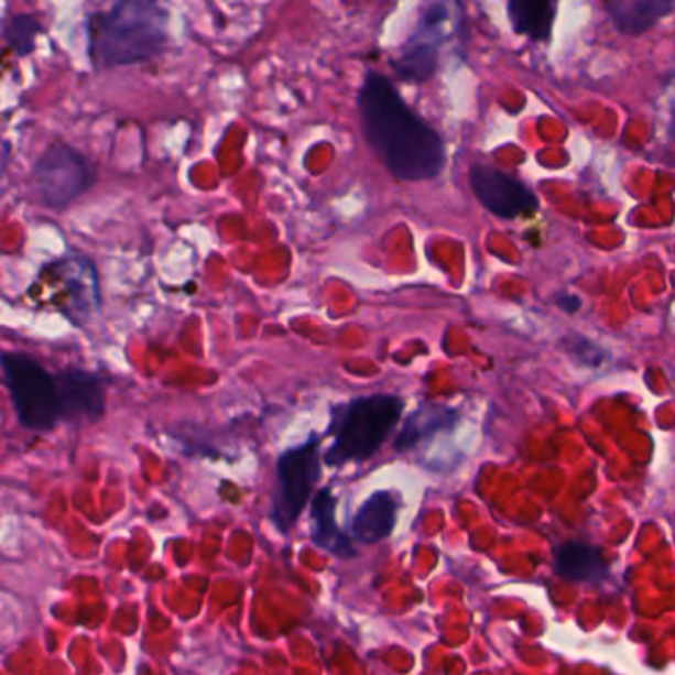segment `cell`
Segmentation results:
<instances>
[{"instance_id": "cell-10", "label": "cell", "mask_w": 675, "mask_h": 675, "mask_svg": "<svg viewBox=\"0 0 675 675\" xmlns=\"http://www.w3.org/2000/svg\"><path fill=\"white\" fill-rule=\"evenodd\" d=\"M62 421L69 424L98 422L106 412L108 384L98 372L64 369L56 372Z\"/></svg>"}, {"instance_id": "cell-11", "label": "cell", "mask_w": 675, "mask_h": 675, "mask_svg": "<svg viewBox=\"0 0 675 675\" xmlns=\"http://www.w3.org/2000/svg\"><path fill=\"white\" fill-rule=\"evenodd\" d=\"M399 500L391 491H377L362 503L352 519V535L364 545L381 543L396 525Z\"/></svg>"}, {"instance_id": "cell-5", "label": "cell", "mask_w": 675, "mask_h": 675, "mask_svg": "<svg viewBox=\"0 0 675 675\" xmlns=\"http://www.w3.org/2000/svg\"><path fill=\"white\" fill-rule=\"evenodd\" d=\"M96 167L81 151L56 141L36 159L32 186L40 203L50 210H66L96 183Z\"/></svg>"}, {"instance_id": "cell-15", "label": "cell", "mask_w": 675, "mask_h": 675, "mask_svg": "<svg viewBox=\"0 0 675 675\" xmlns=\"http://www.w3.org/2000/svg\"><path fill=\"white\" fill-rule=\"evenodd\" d=\"M557 4L548 0H515L509 4V19L518 34L547 40L555 22Z\"/></svg>"}, {"instance_id": "cell-14", "label": "cell", "mask_w": 675, "mask_h": 675, "mask_svg": "<svg viewBox=\"0 0 675 675\" xmlns=\"http://www.w3.org/2000/svg\"><path fill=\"white\" fill-rule=\"evenodd\" d=\"M555 563L558 575L570 580H598L607 575V565L598 548L580 541H567L560 545Z\"/></svg>"}, {"instance_id": "cell-8", "label": "cell", "mask_w": 675, "mask_h": 675, "mask_svg": "<svg viewBox=\"0 0 675 675\" xmlns=\"http://www.w3.org/2000/svg\"><path fill=\"white\" fill-rule=\"evenodd\" d=\"M448 19L446 7L432 4L401 54L392 59V69L404 81H426L438 68V40L442 24Z\"/></svg>"}, {"instance_id": "cell-3", "label": "cell", "mask_w": 675, "mask_h": 675, "mask_svg": "<svg viewBox=\"0 0 675 675\" xmlns=\"http://www.w3.org/2000/svg\"><path fill=\"white\" fill-rule=\"evenodd\" d=\"M402 411L404 402L394 394L359 396L335 406L329 424L334 444L325 451V464L369 460L396 428Z\"/></svg>"}, {"instance_id": "cell-2", "label": "cell", "mask_w": 675, "mask_h": 675, "mask_svg": "<svg viewBox=\"0 0 675 675\" xmlns=\"http://www.w3.org/2000/svg\"><path fill=\"white\" fill-rule=\"evenodd\" d=\"M168 44V12L151 0H121L88 20L94 69L121 68L157 58Z\"/></svg>"}, {"instance_id": "cell-1", "label": "cell", "mask_w": 675, "mask_h": 675, "mask_svg": "<svg viewBox=\"0 0 675 675\" xmlns=\"http://www.w3.org/2000/svg\"><path fill=\"white\" fill-rule=\"evenodd\" d=\"M362 135L392 175L401 181H431L446 163L444 141L414 113L391 79L367 72L359 89Z\"/></svg>"}, {"instance_id": "cell-4", "label": "cell", "mask_w": 675, "mask_h": 675, "mask_svg": "<svg viewBox=\"0 0 675 675\" xmlns=\"http://www.w3.org/2000/svg\"><path fill=\"white\" fill-rule=\"evenodd\" d=\"M4 384L19 422L30 432H50L62 421L56 374L26 352H2Z\"/></svg>"}, {"instance_id": "cell-16", "label": "cell", "mask_w": 675, "mask_h": 675, "mask_svg": "<svg viewBox=\"0 0 675 675\" xmlns=\"http://www.w3.org/2000/svg\"><path fill=\"white\" fill-rule=\"evenodd\" d=\"M451 422H454V412L444 406H436V404H426L404 422L394 442V448L399 451L411 450L426 436L450 426Z\"/></svg>"}, {"instance_id": "cell-18", "label": "cell", "mask_w": 675, "mask_h": 675, "mask_svg": "<svg viewBox=\"0 0 675 675\" xmlns=\"http://www.w3.org/2000/svg\"><path fill=\"white\" fill-rule=\"evenodd\" d=\"M669 135L675 141V94L674 99H672V119H669Z\"/></svg>"}, {"instance_id": "cell-6", "label": "cell", "mask_w": 675, "mask_h": 675, "mask_svg": "<svg viewBox=\"0 0 675 675\" xmlns=\"http://www.w3.org/2000/svg\"><path fill=\"white\" fill-rule=\"evenodd\" d=\"M319 438L312 436L304 444L284 451L277 460V488L272 503V521L284 533L294 527L319 480Z\"/></svg>"}, {"instance_id": "cell-13", "label": "cell", "mask_w": 675, "mask_h": 675, "mask_svg": "<svg viewBox=\"0 0 675 675\" xmlns=\"http://www.w3.org/2000/svg\"><path fill=\"white\" fill-rule=\"evenodd\" d=\"M674 9V2L666 0H614L608 4L610 19L617 24V29L630 36H636L656 26L657 22Z\"/></svg>"}, {"instance_id": "cell-12", "label": "cell", "mask_w": 675, "mask_h": 675, "mask_svg": "<svg viewBox=\"0 0 675 675\" xmlns=\"http://www.w3.org/2000/svg\"><path fill=\"white\" fill-rule=\"evenodd\" d=\"M312 541L337 557H355L351 538L342 533L335 519V498L329 490L317 491L312 501Z\"/></svg>"}, {"instance_id": "cell-7", "label": "cell", "mask_w": 675, "mask_h": 675, "mask_svg": "<svg viewBox=\"0 0 675 675\" xmlns=\"http://www.w3.org/2000/svg\"><path fill=\"white\" fill-rule=\"evenodd\" d=\"M52 284L59 285L64 294L62 314L72 324L86 325L99 314V280L96 265L86 255L74 254L59 258L44 268Z\"/></svg>"}, {"instance_id": "cell-9", "label": "cell", "mask_w": 675, "mask_h": 675, "mask_svg": "<svg viewBox=\"0 0 675 675\" xmlns=\"http://www.w3.org/2000/svg\"><path fill=\"white\" fill-rule=\"evenodd\" d=\"M470 183L481 205L496 216L515 218L537 210V196L521 181L503 171L476 165L470 171Z\"/></svg>"}, {"instance_id": "cell-17", "label": "cell", "mask_w": 675, "mask_h": 675, "mask_svg": "<svg viewBox=\"0 0 675 675\" xmlns=\"http://www.w3.org/2000/svg\"><path fill=\"white\" fill-rule=\"evenodd\" d=\"M42 32L44 26L34 14H12L4 22V42L19 58H26L36 50V39Z\"/></svg>"}]
</instances>
